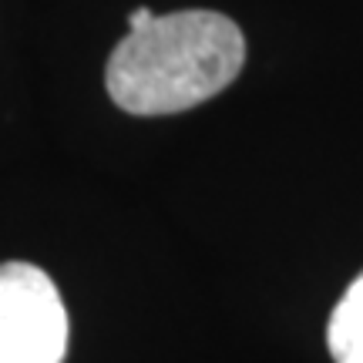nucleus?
Wrapping results in <instances>:
<instances>
[{
    "label": "nucleus",
    "instance_id": "obj_1",
    "mask_svg": "<svg viewBox=\"0 0 363 363\" xmlns=\"http://www.w3.org/2000/svg\"><path fill=\"white\" fill-rule=\"evenodd\" d=\"M246 65L242 30L216 11H179L128 30L108 57L104 84L128 115H179L216 98Z\"/></svg>",
    "mask_w": 363,
    "mask_h": 363
},
{
    "label": "nucleus",
    "instance_id": "obj_2",
    "mask_svg": "<svg viewBox=\"0 0 363 363\" xmlns=\"http://www.w3.org/2000/svg\"><path fill=\"white\" fill-rule=\"evenodd\" d=\"M67 313L51 276L30 262L0 266V363H65Z\"/></svg>",
    "mask_w": 363,
    "mask_h": 363
},
{
    "label": "nucleus",
    "instance_id": "obj_3",
    "mask_svg": "<svg viewBox=\"0 0 363 363\" xmlns=\"http://www.w3.org/2000/svg\"><path fill=\"white\" fill-rule=\"evenodd\" d=\"M326 347L337 363H363V272L330 313Z\"/></svg>",
    "mask_w": 363,
    "mask_h": 363
},
{
    "label": "nucleus",
    "instance_id": "obj_4",
    "mask_svg": "<svg viewBox=\"0 0 363 363\" xmlns=\"http://www.w3.org/2000/svg\"><path fill=\"white\" fill-rule=\"evenodd\" d=\"M152 17H155V13L148 11V7H135V11L128 13V27H131V30H138V27H145Z\"/></svg>",
    "mask_w": 363,
    "mask_h": 363
}]
</instances>
